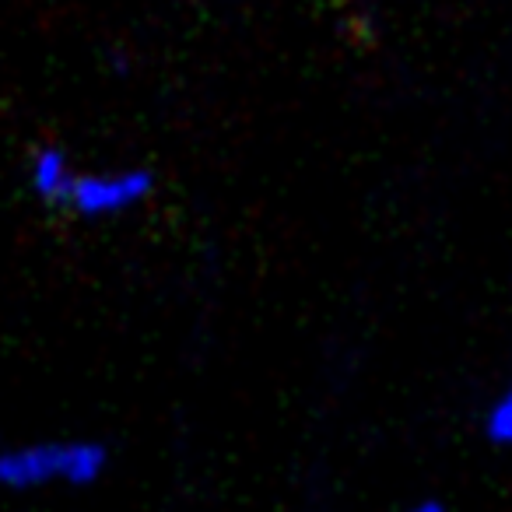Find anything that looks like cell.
Returning <instances> with one entry per match:
<instances>
[{
    "label": "cell",
    "instance_id": "7a4b0ae2",
    "mask_svg": "<svg viewBox=\"0 0 512 512\" xmlns=\"http://www.w3.org/2000/svg\"><path fill=\"white\" fill-rule=\"evenodd\" d=\"M151 193H155V176L148 169L85 172V176H74L67 207L81 218H113L144 204Z\"/></svg>",
    "mask_w": 512,
    "mask_h": 512
},
{
    "label": "cell",
    "instance_id": "5b68a950",
    "mask_svg": "<svg viewBox=\"0 0 512 512\" xmlns=\"http://www.w3.org/2000/svg\"><path fill=\"white\" fill-rule=\"evenodd\" d=\"M404 512H449L446 502H439V498H418V502H411Z\"/></svg>",
    "mask_w": 512,
    "mask_h": 512
},
{
    "label": "cell",
    "instance_id": "277c9868",
    "mask_svg": "<svg viewBox=\"0 0 512 512\" xmlns=\"http://www.w3.org/2000/svg\"><path fill=\"white\" fill-rule=\"evenodd\" d=\"M481 432L491 446L512 449V386H505V390L488 404L484 421H481Z\"/></svg>",
    "mask_w": 512,
    "mask_h": 512
},
{
    "label": "cell",
    "instance_id": "6da1fadb",
    "mask_svg": "<svg viewBox=\"0 0 512 512\" xmlns=\"http://www.w3.org/2000/svg\"><path fill=\"white\" fill-rule=\"evenodd\" d=\"M109 470L102 439H32L0 449V491L29 495L50 488H92Z\"/></svg>",
    "mask_w": 512,
    "mask_h": 512
},
{
    "label": "cell",
    "instance_id": "3957f363",
    "mask_svg": "<svg viewBox=\"0 0 512 512\" xmlns=\"http://www.w3.org/2000/svg\"><path fill=\"white\" fill-rule=\"evenodd\" d=\"M74 176H78V172L71 169V158L60 148H53V144H43V148L32 155L29 183H32V190H36V197L46 200V204L67 207V193H71Z\"/></svg>",
    "mask_w": 512,
    "mask_h": 512
}]
</instances>
